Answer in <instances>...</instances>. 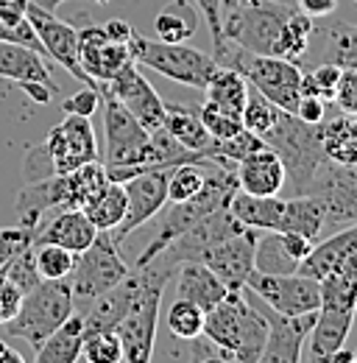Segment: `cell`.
<instances>
[{
	"mask_svg": "<svg viewBox=\"0 0 357 363\" xmlns=\"http://www.w3.org/2000/svg\"><path fill=\"white\" fill-rule=\"evenodd\" d=\"M237 190H240V184H237L234 168H226V165L215 162V160H207V179H204L201 193H196V196L187 199V201H171V207H162V210H159L157 232H154V238L148 240V246L140 252L134 269L151 263L174 238H178L181 232H187L193 224H198L204 216L229 207V201H232V196H234Z\"/></svg>",
	"mask_w": 357,
	"mask_h": 363,
	"instance_id": "1",
	"label": "cell"
},
{
	"mask_svg": "<svg viewBox=\"0 0 357 363\" xmlns=\"http://www.w3.org/2000/svg\"><path fill=\"white\" fill-rule=\"evenodd\" d=\"M201 333L226 350L234 363H260L268 338V321L263 311L243 296V291H229L223 302L207 311Z\"/></svg>",
	"mask_w": 357,
	"mask_h": 363,
	"instance_id": "2",
	"label": "cell"
},
{
	"mask_svg": "<svg viewBox=\"0 0 357 363\" xmlns=\"http://www.w3.org/2000/svg\"><path fill=\"white\" fill-rule=\"evenodd\" d=\"M137 274V291L126 316L115 327L120 344H123V361L148 363L154 358V341H157V324H159V305L165 285L171 279V269H162L157 263L134 269Z\"/></svg>",
	"mask_w": 357,
	"mask_h": 363,
	"instance_id": "3",
	"label": "cell"
},
{
	"mask_svg": "<svg viewBox=\"0 0 357 363\" xmlns=\"http://www.w3.org/2000/svg\"><path fill=\"white\" fill-rule=\"evenodd\" d=\"M321 123H305L299 115L279 109L276 121L260 135L268 148L279 154L288 174V184L293 187V196L307 193L315 171L327 162L324 143H321Z\"/></svg>",
	"mask_w": 357,
	"mask_h": 363,
	"instance_id": "4",
	"label": "cell"
},
{
	"mask_svg": "<svg viewBox=\"0 0 357 363\" xmlns=\"http://www.w3.org/2000/svg\"><path fill=\"white\" fill-rule=\"evenodd\" d=\"M73 313H76V305H73L70 282L42 279L23 296L14 318L3 324V338H20L37 352L45 344V338Z\"/></svg>",
	"mask_w": 357,
	"mask_h": 363,
	"instance_id": "5",
	"label": "cell"
},
{
	"mask_svg": "<svg viewBox=\"0 0 357 363\" xmlns=\"http://www.w3.org/2000/svg\"><path fill=\"white\" fill-rule=\"evenodd\" d=\"M293 9L276 0H221V28L226 43L240 50L276 56L279 34Z\"/></svg>",
	"mask_w": 357,
	"mask_h": 363,
	"instance_id": "6",
	"label": "cell"
},
{
	"mask_svg": "<svg viewBox=\"0 0 357 363\" xmlns=\"http://www.w3.org/2000/svg\"><path fill=\"white\" fill-rule=\"evenodd\" d=\"M132 59L137 65L157 70L159 76L178 82L184 87H196L204 90L210 84V79L221 70V62L198 48H190L184 43H162V40H148L132 34Z\"/></svg>",
	"mask_w": 357,
	"mask_h": 363,
	"instance_id": "7",
	"label": "cell"
},
{
	"mask_svg": "<svg viewBox=\"0 0 357 363\" xmlns=\"http://www.w3.org/2000/svg\"><path fill=\"white\" fill-rule=\"evenodd\" d=\"M129 272L132 269L120 257V246L115 243L112 232H98L87 249L81 255H76L73 272L67 274L76 311L81 308V313H84L95 296H101L109 288H115Z\"/></svg>",
	"mask_w": 357,
	"mask_h": 363,
	"instance_id": "8",
	"label": "cell"
},
{
	"mask_svg": "<svg viewBox=\"0 0 357 363\" xmlns=\"http://www.w3.org/2000/svg\"><path fill=\"white\" fill-rule=\"evenodd\" d=\"M226 67H234L243 73V79L273 101L276 106L296 112L302 98V67L299 62L282 59V56H266V53H249V50H232V59Z\"/></svg>",
	"mask_w": 357,
	"mask_h": 363,
	"instance_id": "9",
	"label": "cell"
},
{
	"mask_svg": "<svg viewBox=\"0 0 357 363\" xmlns=\"http://www.w3.org/2000/svg\"><path fill=\"white\" fill-rule=\"evenodd\" d=\"M132 26L126 20H109L103 26H89L79 34V62L98 87L109 82L132 59Z\"/></svg>",
	"mask_w": 357,
	"mask_h": 363,
	"instance_id": "10",
	"label": "cell"
},
{
	"mask_svg": "<svg viewBox=\"0 0 357 363\" xmlns=\"http://www.w3.org/2000/svg\"><path fill=\"white\" fill-rule=\"evenodd\" d=\"M249 291H254L271 311L282 316H305L321 308V282L307 274H260L251 272Z\"/></svg>",
	"mask_w": 357,
	"mask_h": 363,
	"instance_id": "11",
	"label": "cell"
},
{
	"mask_svg": "<svg viewBox=\"0 0 357 363\" xmlns=\"http://www.w3.org/2000/svg\"><path fill=\"white\" fill-rule=\"evenodd\" d=\"M243 229L246 227L234 218V213H232L229 207L215 210V213L204 216L198 224H193L187 232H181L178 238H174V240H171V243H168L151 263L176 272L178 263H184V260H201L207 249H212L215 243H221V240H226V238L243 232ZM145 266H148V263H145Z\"/></svg>",
	"mask_w": 357,
	"mask_h": 363,
	"instance_id": "12",
	"label": "cell"
},
{
	"mask_svg": "<svg viewBox=\"0 0 357 363\" xmlns=\"http://www.w3.org/2000/svg\"><path fill=\"white\" fill-rule=\"evenodd\" d=\"M26 17H28V23H31V28H34L40 45H42L45 56H50L56 65H62L84 87H98V82L89 79L84 67H81V62H79V31L70 23L59 20L53 14V9H45L34 0H28Z\"/></svg>",
	"mask_w": 357,
	"mask_h": 363,
	"instance_id": "13",
	"label": "cell"
},
{
	"mask_svg": "<svg viewBox=\"0 0 357 363\" xmlns=\"http://www.w3.org/2000/svg\"><path fill=\"white\" fill-rule=\"evenodd\" d=\"M307 193L321 196L327 207L329 232L357 224V165H341V162L327 160L315 171Z\"/></svg>",
	"mask_w": 357,
	"mask_h": 363,
	"instance_id": "14",
	"label": "cell"
},
{
	"mask_svg": "<svg viewBox=\"0 0 357 363\" xmlns=\"http://www.w3.org/2000/svg\"><path fill=\"white\" fill-rule=\"evenodd\" d=\"M168 174H171V168H148V171L134 174L132 179L120 182L126 190V199H129V210H126V218L112 229V238L118 246L134 229L157 218L159 210L168 204Z\"/></svg>",
	"mask_w": 357,
	"mask_h": 363,
	"instance_id": "15",
	"label": "cell"
},
{
	"mask_svg": "<svg viewBox=\"0 0 357 363\" xmlns=\"http://www.w3.org/2000/svg\"><path fill=\"white\" fill-rule=\"evenodd\" d=\"M0 79L20 84L37 104H50L59 95V84L50 76V67L40 50L0 40Z\"/></svg>",
	"mask_w": 357,
	"mask_h": 363,
	"instance_id": "16",
	"label": "cell"
},
{
	"mask_svg": "<svg viewBox=\"0 0 357 363\" xmlns=\"http://www.w3.org/2000/svg\"><path fill=\"white\" fill-rule=\"evenodd\" d=\"M56 174H70L84 162L98 160V140L89 118L64 115L59 126H53L42 140Z\"/></svg>",
	"mask_w": 357,
	"mask_h": 363,
	"instance_id": "17",
	"label": "cell"
},
{
	"mask_svg": "<svg viewBox=\"0 0 357 363\" xmlns=\"http://www.w3.org/2000/svg\"><path fill=\"white\" fill-rule=\"evenodd\" d=\"M98 90L109 92L115 101H120L148 132L162 126V121H165V101L157 95V90L151 87V82L140 73L137 62H129L126 67H120Z\"/></svg>",
	"mask_w": 357,
	"mask_h": 363,
	"instance_id": "18",
	"label": "cell"
},
{
	"mask_svg": "<svg viewBox=\"0 0 357 363\" xmlns=\"http://www.w3.org/2000/svg\"><path fill=\"white\" fill-rule=\"evenodd\" d=\"M254 246H257V229L246 227L243 232L207 249L198 263L218 274V279L229 291H243L254 272Z\"/></svg>",
	"mask_w": 357,
	"mask_h": 363,
	"instance_id": "19",
	"label": "cell"
},
{
	"mask_svg": "<svg viewBox=\"0 0 357 363\" xmlns=\"http://www.w3.org/2000/svg\"><path fill=\"white\" fill-rule=\"evenodd\" d=\"M268 321V338L263 347L260 363H296L302 358V344L310 335L312 324H315V313H305V316H282L271 308H260Z\"/></svg>",
	"mask_w": 357,
	"mask_h": 363,
	"instance_id": "20",
	"label": "cell"
},
{
	"mask_svg": "<svg viewBox=\"0 0 357 363\" xmlns=\"http://www.w3.org/2000/svg\"><path fill=\"white\" fill-rule=\"evenodd\" d=\"M310 249H312V240L296 235V232H282V229H266V235L257 232L254 272L260 274L299 272V266L310 255Z\"/></svg>",
	"mask_w": 357,
	"mask_h": 363,
	"instance_id": "21",
	"label": "cell"
},
{
	"mask_svg": "<svg viewBox=\"0 0 357 363\" xmlns=\"http://www.w3.org/2000/svg\"><path fill=\"white\" fill-rule=\"evenodd\" d=\"M237 174V184L246 193H257V196H279L282 187L288 184V174L285 165L279 160V154L273 148L263 145L260 151L243 157L234 168Z\"/></svg>",
	"mask_w": 357,
	"mask_h": 363,
	"instance_id": "22",
	"label": "cell"
},
{
	"mask_svg": "<svg viewBox=\"0 0 357 363\" xmlns=\"http://www.w3.org/2000/svg\"><path fill=\"white\" fill-rule=\"evenodd\" d=\"M98 229L92 227L84 210H56L50 218H45L42 227L37 229L34 243H56L73 255H81L95 240Z\"/></svg>",
	"mask_w": 357,
	"mask_h": 363,
	"instance_id": "23",
	"label": "cell"
},
{
	"mask_svg": "<svg viewBox=\"0 0 357 363\" xmlns=\"http://www.w3.org/2000/svg\"><path fill=\"white\" fill-rule=\"evenodd\" d=\"M357 255V224L335 229L327 240L312 243L310 255L302 260L299 274H307L312 279H324L329 272H335L341 263H346L349 257Z\"/></svg>",
	"mask_w": 357,
	"mask_h": 363,
	"instance_id": "24",
	"label": "cell"
},
{
	"mask_svg": "<svg viewBox=\"0 0 357 363\" xmlns=\"http://www.w3.org/2000/svg\"><path fill=\"white\" fill-rule=\"evenodd\" d=\"M355 313L357 311H344V308H318L315 324L310 330L312 361H332V355L346 347V338L355 324Z\"/></svg>",
	"mask_w": 357,
	"mask_h": 363,
	"instance_id": "25",
	"label": "cell"
},
{
	"mask_svg": "<svg viewBox=\"0 0 357 363\" xmlns=\"http://www.w3.org/2000/svg\"><path fill=\"white\" fill-rule=\"evenodd\" d=\"M176 296L196 302L204 313L212 311L218 302H223V296L229 294V288L218 279V274L212 269H207L198 260H184L176 266Z\"/></svg>",
	"mask_w": 357,
	"mask_h": 363,
	"instance_id": "26",
	"label": "cell"
},
{
	"mask_svg": "<svg viewBox=\"0 0 357 363\" xmlns=\"http://www.w3.org/2000/svg\"><path fill=\"white\" fill-rule=\"evenodd\" d=\"M134 291H137V274L134 269L115 288H109L106 294L95 296L87 305L84 316V333H98V330H115L120 324V318L126 316L129 302H132Z\"/></svg>",
	"mask_w": 357,
	"mask_h": 363,
	"instance_id": "27",
	"label": "cell"
},
{
	"mask_svg": "<svg viewBox=\"0 0 357 363\" xmlns=\"http://www.w3.org/2000/svg\"><path fill=\"white\" fill-rule=\"evenodd\" d=\"M282 232H296L307 240H318L327 232V207L321 196L315 193H296L293 199H285V213H282Z\"/></svg>",
	"mask_w": 357,
	"mask_h": 363,
	"instance_id": "28",
	"label": "cell"
},
{
	"mask_svg": "<svg viewBox=\"0 0 357 363\" xmlns=\"http://www.w3.org/2000/svg\"><path fill=\"white\" fill-rule=\"evenodd\" d=\"M229 210L234 213V218L249 229H279L282 224V213H285V199L279 196H257V193H246L237 190L229 201Z\"/></svg>",
	"mask_w": 357,
	"mask_h": 363,
	"instance_id": "29",
	"label": "cell"
},
{
	"mask_svg": "<svg viewBox=\"0 0 357 363\" xmlns=\"http://www.w3.org/2000/svg\"><path fill=\"white\" fill-rule=\"evenodd\" d=\"M81 347H84V316L73 313L64 318L47 338L45 344L34 352L37 363H76L81 358Z\"/></svg>",
	"mask_w": 357,
	"mask_h": 363,
	"instance_id": "30",
	"label": "cell"
},
{
	"mask_svg": "<svg viewBox=\"0 0 357 363\" xmlns=\"http://www.w3.org/2000/svg\"><path fill=\"white\" fill-rule=\"evenodd\" d=\"M162 126L168 129V135H174L190 151H204L210 148L212 135L207 132V126L201 123L198 106H184V104H165V121Z\"/></svg>",
	"mask_w": 357,
	"mask_h": 363,
	"instance_id": "31",
	"label": "cell"
},
{
	"mask_svg": "<svg viewBox=\"0 0 357 363\" xmlns=\"http://www.w3.org/2000/svg\"><path fill=\"white\" fill-rule=\"evenodd\" d=\"M321 143H324L327 160L341 165H357V115L341 112L338 118L324 121Z\"/></svg>",
	"mask_w": 357,
	"mask_h": 363,
	"instance_id": "32",
	"label": "cell"
},
{
	"mask_svg": "<svg viewBox=\"0 0 357 363\" xmlns=\"http://www.w3.org/2000/svg\"><path fill=\"white\" fill-rule=\"evenodd\" d=\"M207 92V101L215 104L218 109L240 118L243 115V106H246V95H249V82L243 79L240 70L234 67H226L221 65V70L210 79V84L204 87Z\"/></svg>",
	"mask_w": 357,
	"mask_h": 363,
	"instance_id": "33",
	"label": "cell"
},
{
	"mask_svg": "<svg viewBox=\"0 0 357 363\" xmlns=\"http://www.w3.org/2000/svg\"><path fill=\"white\" fill-rule=\"evenodd\" d=\"M126 210H129V199H126V190L120 182H112L84 204V216L92 221V227L98 232H112L123 218H126Z\"/></svg>",
	"mask_w": 357,
	"mask_h": 363,
	"instance_id": "34",
	"label": "cell"
},
{
	"mask_svg": "<svg viewBox=\"0 0 357 363\" xmlns=\"http://www.w3.org/2000/svg\"><path fill=\"white\" fill-rule=\"evenodd\" d=\"M312 34H315L312 17H307V14H305V11H299V9H293V11L288 14L285 26H282L276 56L290 59V62H302V59H307Z\"/></svg>",
	"mask_w": 357,
	"mask_h": 363,
	"instance_id": "35",
	"label": "cell"
},
{
	"mask_svg": "<svg viewBox=\"0 0 357 363\" xmlns=\"http://www.w3.org/2000/svg\"><path fill=\"white\" fill-rule=\"evenodd\" d=\"M196 6H187L184 0H174L168 3L157 20H154V28H157V37L162 43H184L193 37L196 31Z\"/></svg>",
	"mask_w": 357,
	"mask_h": 363,
	"instance_id": "36",
	"label": "cell"
},
{
	"mask_svg": "<svg viewBox=\"0 0 357 363\" xmlns=\"http://www.w3.org/2000/svg\"><path fill=\"white\" fill-rule=\"evenodd\" d=\"M321 40H324V59L321 62H332L338 67L357 70V26L335 23L321 34Z\"/></svg>",
	"mask_w": 357,
	"mask_h": 363,
	"instance_id": "37",
	"label": "cell"
},
{
	"mask_svg": "<svg viewBox=\"0 0 357 363\" xmlns=\"http://www.w3.org/2000/svg\"><path fill=\"white\" fill-rule=\"evenodd\" d=\"M207 179V160L204 162H181L168 174V201H187L201 193Z\"/></svg>",
	"mask_w": 357,
	"mask_h": 363,
	"instance_id": "38",
	"label": "cell"
},
{
	"mask_svg": "<svg viewBox=\"0 0 357 363\" xmlns=\"http://www.w3.org/2000/svg\"><path fill=\"white\" fill-rule=\"evenodd\" d=\"M204 311L196 305V302H190V299H181L176 296V302L171 305V311H168V330L181 338V341H190V338H196L201 330H204Z\"/></svg>",
	"mask_w": 357,
	"mask_h": 363,
	"instance_id": "39",
	"label": "cell"
},
{
	"mask_svg": "<svg viewBox=\"0 0 357 363\" xmlns=\"http://www.w3.org/2000/svg\"><path fill=\"white\" fill-rule=\"evenodd\" d=\"M34 260L42 279H67V274L73 272L76 255L56 243H34Z\"/></svg>",
	"mask_w": 357,
	"mask_h": 363,
	"instance_id": "40",
	"label": "cell"
},
{
	"mask_svg": "<svg viewBox=\"0 0 357 363\" xmlns=\"http://www.w3.org/2000/svg\"><path fill=\"white\" fill-rule=\"evenodd\" d=\"M81 358L89 363H120L123 361V344L115 330H98L84 333Z\"/></svg>",
	"mask_w": 357,
	"mask_h": 363,
	"instance_id": "41",
	"label": "cell"
},
{
	"mask_svg": "<svg viewBox=\"0 0 357 363\" xmlns=\"http://www.w3.org/2000/svg\"><path fill=\"white\" fill-rule=\"evenodd\" d=\"M341 70L344 67H338L332 62H321L310 70H302V95H315V98L332 101V92H335L338 79H341Z\"/></svg>",
	"mask_w": 357,
	"mask_h": 363,
	"instance_id": "42",
	"label": "cell"
},
{
	"mask_svg": "<svg viewBox=\"0 0 357 363\" xmlns=\"http://www.w3.org/2000/svg\"><path fill=\"white\" fill-rule=\"evenodd\" d=\"M3 274H6V279H11L23 294H28L37 282H42V277L37 272V260H34V246L17 252V255L3 266Z\"/></svg>",
	"mask_w": 357,
	"mask_h": 363,
	"instance_id": "43",
	"label": "cell"
},
{
	"mask_svg": "<svg viewBox=\"0 0 357 363\" xmlns=\"http://www.w3.org/2000/svg\"><path fill=\"white\" fill-rule=\"evenodd\" d=\"M196 9L204 14L207 26H210V37H212V45H215V59L221 65H229L232 59V48L226 43L223 37V28H221V0H193Z\"/></svg>",
	"mask_w": 357,
	"mask_h": 363,
	"instance_id": "44",
	"label": "cell"
},
{
	"mask_svg": "<svg viewBox=\"0 0 357 363\" xmlns=\"http://www.w3.org/2000/svg\"><path fill=\"white\" fill-rule=\"evenodd\" d=\"M198 115H201V123L207 126V132L212 135V140H226V137L237 135V132L243 129V121H240V118L223 112V109H218V106L210 104V101H207L204 106H198Z\"/></svg>",
	"mask_w": 357,
	"mask_h": 363,
	"instance_id": "45",
	"label": "cell"
},
{
	"mask_svg": "<svg viewBox=\"0 0 357 363\" xmlns=\"http://www.w3.org/2000/svg\"><path fill=\"white\" fill-rule=\"evenodd\" d=\"M34 238H37V229L23 227V224H17V227H0V269H3L17 252L34 246Z\"/></svg>",
	"mask_w": 357,
	"mask_h": 363,
	"instance_id": "46",
	"label": "cell"
},
{
	"mask_svg": "<svg viewBox=\"0 0 357 363\" xmlns=\"http://www.w3.org/2000/svg\"><path fill=\"white\" fill-rule=\"evenodd\" d=\"M332 101H335V106L341 112L357 115V70H352V67H344L341 70V79L335 84Z\"/></svg>",
	"mask_w": 357,
	"mask_h": 363,
	"instance_id": "47",
	"label": "cell"
},
{
	"mask_svg": "<svg viewBox=\"0 0 357 363\" xmlns=\"http://www.w3.org/2000/svg\"><path fill=\"white\" fill-rule=\"evenodd\" d=\"M101 109V92L98 87H84L76 95L62 101V115H81V118H92Z\"/></svg>",
	"mask_w": 357,
	"mask_h": 363,
	"instance_id": "48",
	"label": "cell"
},
{
	"mask_svg": "<svg viewBox=\"0 0 357 363\" xmlns=\"http://www.w3.org/2000/svg\"><path fill=\"white\" fill-rule=\"evenodd\" d=\"M190 344H193V361L204 363V361H223V363H234V358L221 350L218 344H212L204 333H198L196 338H190Z\"/></svg>",
	"mask_w": 357,
	"mask_h": 363,
	"instance_id": "49",
	"label": "cell"
},
{
	"mask_svg": "<svg viewBox=\"0 0 357 363\" xmlns=\"http://www.w3.org/2000/svg\"><path fill=\"white\" fill-rule=\"evenodd\" d=\"M293 115H299L305 123H321L327 118V101L324 98H315V95H302Z\"/></svg>",
	"mask_w": 357,
	"mask_h": 363,
	"instance_id": "50",
	"label": "cell"
},
{
	"mask_svg": "<svg viewBox=\"0 0 357 363\" xmlns=\"http://www.w3.org/2000/svg\"><path fill=\"white\" fill-rule=\"evenodd\" d=\"M296 9L305 11L307 17L318 20V17H327L338 9V0H296Z\"/></svg>",
	"mask_w": 357,
	"mask_h": 363,
	"instance_id": "51",
	"label": "cell"
},
{
	"mask_svg": "<svg viewBox=\"0 0 357 363\" xmlns=\"http://www.w3.org/2000/svg\"><path fill=\"white\" fill-rule=\"evenodd\" d=\"M0 363H23V355L8 344V338L0 335Z\"/></svg>",
	"mask_w": 357,
	"mask_h": 363,
	"instance_id": "52",
	"label": "cell"
},
{
	"mask_svg": "<svg viewBox=\"0 0 357 363\" xmlns=\"http://www.w3.org/2000/svg\"><path fill=\"white\" fill-rule=\"evenodd\" d=\"M34 3H40L45 9H56L59 3H64V0H34ZM95 3H109V0H95Z\"/></svg>",
	"mask_w": 357,
	"mask_h": 363,
	"instance_id": "53",
	"label": "cell"
},
{
	"mask_svg": "<svg viewBox=\"0 0 357 363\" xmlns=\"http://www.w3.org/2000/svg\"><path fill=\"white\" fill-rule=\"evenodd\" d=\"M243 3H251V0H243Z\"/></svg>",
	"mask_w": 357,
	"mask_h": 363,
	"instance_id": "54",
	"label": "cell"
},
{
	"mask_svg": "<svg viewBox=\"0 0 357 363\" xmlns=\"http://www.w3.org/2000/svg\"><path fill=\"white\" fill-rule=\"evenodd\" d=\"M355 361H357V352H355Z\"/></svg>",
	"mask_w": 357,
	"mask_h": 363,
	"instance_id": "55",
	"label": "cell"
},
{
	"mask_svg": "<svg viewBox=\"0 0 357 363\" xmlns=\"http://www.w3.org/2000/svg\"><path fill=\"white\" fill-rule=\"evenodd\" d=\"M355 3H357V0H355Z\"/></svg>",
	"mask_w": 357,
	"mask_h": 363,
	"instance_id": "56",
	"label": "cell"
}]
</instances>
